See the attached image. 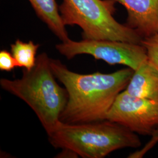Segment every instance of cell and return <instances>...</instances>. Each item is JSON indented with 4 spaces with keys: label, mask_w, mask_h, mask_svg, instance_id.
Masks as SVG:
<instances>
[{
    "label": "cell",
    "mask_w": 158,
    "mask_h": 158,
    "mask_svg": "<svg viewBox=\"0 0 158 158\" xmlns=\"http://www.w3.org/2000/svg\"><path fill=\"white\" fill-rule=\"evenodd\" d=\"M52 72L68 93V101L60 120L79 124L106 119L117 96L125 90L134 70L124 68L111 73L80 74L57 59H51Z\"/></svg>",
    "instance_id": "cell-1"
},
{
    "label": "cell",
    "mask_w": 158,
    "mask_h": 158,
    "mask_svg": "<svg viewBox=\"0 0 158 158\" xmlns=\"http://www.w3.org/2000/svg\"><path fill=\"white\" fill-rule=\"evenodd\" d=\"M51 59L43 52L31 70L23 69L20 79H0L1 87L25 102L49 134L61 122L60 117L68 101L66 89L57 82Z\"/></svg>",
    "instance_id": "cell-2"
},
{
    "label": "cell",
    "mask_w": 158,
    "mask_h": 158,
    "mask_svg": "<svg viewBox=\"0 0 158 158\" xmlns=\"http://www.w3.org/2000/svg\"><path fill=\"white\" fill-rule=\"evenodd\" d=\"M48 136L55 148L69 149L83 158H104L117 150L142 144L136 134L108 119L79 124L60 122Z\"/></svg>",
    "instance_id": "cell-3"
},
{
    "label": "cell",
    "mask_w": 158,
    "mask_h": 158,
    "mask_svg": "<svg viewBox=\"0 0 158 158\" xmlns=\"http://www.w3.org/2000/svg\"><path fill=\"white\" fill-rule=\"evenodd\" d=\"M115 0H63L59 6L65 25H78L83 40H111L142 44L143 38L113 17Z\"/></svg>",
    "instance_id": "cell-4"
},
{
    "label": "cell",
    "mask_w": 158,
    "mask_h": 158,
    "mask_svg": "<svg viewBox=\"0 0 158 158\" xmlns=\"http://www.w3.org/2000/svg\"><path fill=\"white\" fill-rule=\"evenodd\" d=\"M56 49L68 59L89 55L110 65L122 64L134 71L148 59L147 49L142 44L117 40H70L57 44Z\"/></svg>",
    "instance_id": "cell-5"
},
{
    "label": "cell",
    "mask_w": 158,
    "mask_h": 158,
    "mask_svg": "<svg viewBox=\"0 0 158 158\" xmlns=\"http://www.w3.org/2000/svg\"><path fill=\"white\" fill-rule=\"evenodd\" d=\"M106 119L136 134L152 135L158 128V102L132 96L125 90L117 96Z\"/></svg>",
    "instance_id": "cell-6"
},
{
    "label": "cell",
    "mask_w": 158,
    "mask_h": 158,
    "mask_svg": "<svg viewBox=\"0 0 158 158\" xmlns=\"http://www.w3.org/2000/svg\"><path fill=\"white\" fill-rule=\"evenodd\" d=\"M128 12L126 25L145 38L158 34V0H115Z\"/></svg>",
    "instance_id": "cell-7"
},
{
    "label": "cell",
    "mask_w": 158,
    "mask_h": 158,
    "mask_svg": "<svg viewBox=\"0 0 158 158\" xmlns=\"http://www.w3.org/2000/svg\"><path fill=\"white\" fill-rule=\"evenodd\" d=\"M125 90L133 96L158 102V68L148 59L142 63Z\"/></svg>",
    "instance_id": "cell-8"
},
{
    "label": "cell",
    "mask_w": 158,
    "mask_h": 158,
    "mask_svg": "<svg viewBox=\"0 0 158 158\" xmlns=\"http://www.w3.org/2000/svg\"><path fill=\"white\" fill-rule=\"evenodd\" d=\"M37 15L62 42L70 40L56 0H29Z\"/></svg>",
    "instance_id": "cell-9"
},
{
    "label": "cell",
    "mask_w": 158,
    "mask_h": 158,
    "mask_svg": "<svg viewBox=\"0 0 158 158\" xmlns=\"http://www.w3.org/2000/svg\"><path fill=\"white\" fill-rule=\"evenodd\" d=\"M32 40L24 42L17 40L14 44L11 45L12 55L15 58L18 67L26 70H31L36 62V53L40 47Z\"/></svg>",
    "instance_id": "cell-10"
},
{
    "label": "cell",
    "mask_w": 158,
    "mask_h": 158,
    "mask_svg": "<svg viewBox=\"0 0 158 158\" xmlns=\"http://www.w3.org/2000/svg\"><path fill=\"white\" fill-rule=\"evenodd\" d=\"M142 45L147 49L148 59L158 68V34L143 38Z\"/></svg>",
    "instance_id": "cell-11"
},
{
    "label": "cell",
    "mask_w": 158,
    "mask_h": 158,
    "mask_svg": "<svg viewBox=\"0 0 158 158\" xmlns=\"http://www.w3.org/2000/svg\"><path fill=\"white\" fill-rule=\"evenodd\" d=\"M18 67L17 62L11 53L6 50L0 51V70L10 72Z\"/></svg>",
    "instance_id": "cell-12"
},
{
    "label": "cell",
    "mask_w": 158,
    "mask_h": 158,
    "mask_svg": "<svg viewBox=\"0 0 158 158\" xmlns=\"http://www.w3.org/2000/svg\"><path fill=\"white\" fill-rule=\"evenodd\" d=\"M78 155L69 149H62V151L57 155L56 158H77Z\"/></svg>",
    "instance_id": "cell-13"
}]
</instances>
